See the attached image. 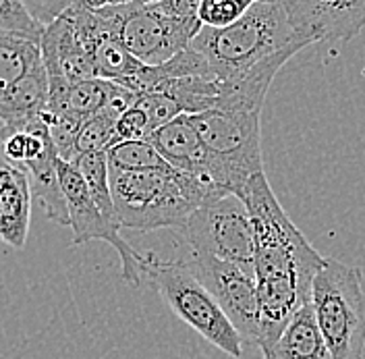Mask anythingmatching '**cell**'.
I'll return each instance as SVG.
<instances>
[{
	"instance_id": "ba28073f",
	"label": "cell",
	"mask_w": 365,
	"mask_h": 359,
	"mask_svg": "<svg viewBox=\"0 0 365 359\" xmlns=\"http://www.w3.org/2000/svg\"><path fill=\"white\" fill-rule=\"evenodd\" d=\"M181 235L193 253H207L230 262L255 278V235L247 206L237 196H227L195 210Z\"/></svg>"
},
{
	"instance_id": "d6986e66",
	"label": "cell",
	"mask_w": 365,
	"mask_h": 359,
	"mask_svg": "<svg viewBox=\"0 0 365 359\" xmlns=\"http://www.w3.org/2000/svg\"><path fill=\"white\" fill-rule=\"evenodd\" d=\"M40 63V46L0 31V93L21 81Z\"/></svg>"
},
{
	"instance_id": "603a6c76",
	"label": "cell",
	"mask_w": 365,
	"mask_h": 359,
	"mask_svg": "<svg viewBox=\"0 0 365 359\" xmlns=\"http://www.w3.org/2000/svg\"><path fill=\"white\" fill-rule=\"evenodd\" d=\"M114 135H116V121L113 116L100 111L98 114L86 118L79 133H77V139H75L73 162L79 156H86V154L106 152L108 148L114 146Z\"/></svg>"
},
{
	"instance_id": "6da1fadb",
	"label": "cell",
	"mask_w": 365,
	"mask_h": 359,
	"mask_svg": "<svg viewBox=\"0 0 365 359\" xmlns=\"http://www.w3.org/2000/svg\"><path fill=\"white\" fill-rule=\"evenodd\" d=\"M110 191L120 228L141 233L181 231L195 210L230 196L175 168L150 173L110 171Z\"/></svg>"
},
{
	"instance_id": "9c48e42d",
	"label": "cell",
	"mask_w": 365,
	"mask_h": 359,
	"mask_svg": "<svg viewBox=\"0 0 365 359\" xmlns=\"http://www.w3.org/2000/svg\"><path fill=\"white\" fill-rule=\"evenodd\" d=\"M58 179L63 185L68 206V221L73 228V246H81L88 241H106L113 246L120 258V274L123 280L131 287H139L143 283V266L148 253H139L120 237V226L110 223L96 202L91 200L88 185L77 171L75 164L58 160Z\"/></svg>"
},
{
	"instance_id": "4fadbf2b",
	"label": "cell",
	"mask_w": 365,
	"mask_h": 359,
	"mask_svg": "<svg viewBox=\"0 0 365 359\" xmlns=\"http://www.w3.org/2000/svg\"><path fill=\"white\" fill-rule=\"evenodd\" d=\"M150 143L158 150L160 156L168 162V166H173L175 171L185 173L189 177H195V179L207 183L210 154L205 150L204 141L197 133L191 116L181 114L175 121H170L168 125L160 127L158 131H154V135L150 137Z\"/></svg>"
},
{
	"instance_id": "83f0119b",
	"label": "cell",
	"mask_w": 365,
	"mask_h": 359,
	"mask_svg": "<svg viewBox=\"0 0 365 359\" xmlns=\"http://www.w3.org/2000/svg\"><path fill=\"white\" fill-rule=\"evenodd\" d=\"M137 106L148 114L150 125H152L154 131H158L160 127L168 125L170 121H175L177 116L182 114L181 108L162 93H143V96H139Z\"/></svg>"
},
{
	"instance_id": "7a4b0ae2",
	"label": "cell",
	"mask_w": 365,
	"mask_h": 359,
	"mask_svg": "<svg viewBox=\"0 0 365 359\" xmlns=\"http://www.w3.org/2000/svg\"><path fill=\"white\" fill-rule=\"evenodd\" d=\"M297 42L282 2L255 0L225 29L202 27L191 48L202 54L218 81H228ZM305 46V44H303Z\"/></svg>"
},
{
	"instance_id": "8fae6325",
	"label": "cell",
	"mask_w": 365,
	"mask_h": 359,
	"mask_svg": "<svg viewBox=\"0 0 365 359\" xmlns=\"http://www.w3.org/2000/svg\"><path fill=\"white\" fill-rule=\"evenodd\" d=\"M297 42H346L365 27V0L282 2Z\"/></svg>"
},
{
	"instance_id": "7402d4cb",
	"label": "cell",
	"mask_w": 365,
	"mask_h": 359,
	"mask_svg": "<svg viewBox=\"0 0 365 359\" xmlns=\"http://www.w3.org/2000/svg\"><path fill=\"white\" fill-rule=\"evenodd\" d=\"M116 84L106 79H90L77 86H71L67 93V111L81 118H90L98 114L113 98Z\"/></svg>"
},
{
	"instance_id": "8992f818",
	"label": "cell",
	"mask_w": 365,
	"mask_h": 359,
	"mask_svg": "<svg viewBox=\"0 0 365 359\" xmlns=\"http://www.w3.org/2000/svg\"><path fill=\"white\" fill-rule=\"evenodd\" d=\"M143 274L152 278L173 314L230 358H243V338L218 301L193 276L187 262H166L148 253Z\"/></svg>"
},
{
	"instance_id": "d4e9b609",
	"label": "cell",
	"mask_w": 365,
	"mask_h": 359,
	"mask_svg": "<svg viewBox=\"0 0 365 359\" xmlns=\"http://www.w3.org/2000/svg\"><path fill=\"white\" fill-rule=\"evenodd\" d=\"M42 123L50 129V137L54 141V148H56V154H58V160H65V162H71L73 164V158H75V139H77V133L83 125L86 118L77 116L73 113L65 114H52V113H42Z\"/></svg>"
},
{
	"instance_id": "484cf974",
	"label": "cell",
	"mask_w": 365,
	"mask_h": 359,
	"mask_svg": "<svg viewBox=\"0 0 365 359\" xmlns=\"http://www.w3.org/2000/svg\"><path fill=\"white\" fill-rule=\"evenodd\" d=\"M250 6L251 0H204L200 2V21L204 27L225 29L239 21Z\"/></svg>"
},
{
	"instance_id": "7c38bea8",
	"label": "cell",
	"mask_w": 365,
	"mask_h": 359,
	"mask_svg": "<svg viewBox=\"0 0 365 359\" xmlns=\"http://www.w3.org/2000/svg\"><path fill=\"white\" fill-rule=\"evenodd\" d=\"M257 283V347L266 358L297 312L312 301V285L295 276H268Z\"/></svg>"
},
{
	"instance_id": "f546056e",
	"label": "cell",
	"mask_w": 365,
	"mask_h": 359,
	"mask_svg": "<svg viewBox=\"0 0 365 359\" xmlns=\"http://www.w3.org/2000/svg\"><path fill=\"white\" fill-rule=\"evenodd\" d=\"M359 359H365V351H364V353H361V358H359Z\"/></svg>"
},
{
	"instance_id": "2e32d148",
	"label": "cell",
	"mask_w": 365,
	"mask_h": 359,
	"mask_svg": "<svg viewBox=\"0 0 365 359\" xmlns=\"http://www.w3.org/2000/svg\"><path fill=\"white\" fill-rule=\"evenodd\" d=\"M264 359H332L312 301L297 312L293 322Z\"/></svg>"
},
{
	"instance_id": "cb8c5ba5",
	"label": "cell",
	"mask_w": 365,
	"mask_h": 359,
	"mask_svg": "<svg viewBox=\"0 0 365 359\" xmlns=\"http://www.w3.org/2000/svg\"><path fill=\"white\" fill-rule=\"evenodd\" d=\"M0 31L38 46L44 36V27L29 15L21 0H0Z\"/></svg>"
},
{
	"instance_id": "4316f807",
	"label": "cell",
	"mask_w": 365,
	"mask_h": 359,
	"mask_svg": "<svg viewBox=\"0 0 365 359\" xmlns=\"http://www.w3.org/2000/svg\"><path fill=\"white\" fill-rule=\"evenodd\" d=\"M152 135H154V129L150 125L148 114L135 104L133 108H129L116 121L114 146L120 143V141H150Z\"/></svg>"
},
{
	"instance_id": "277c9868",
	"label": "cell",
	"mask_w": 365,
	"mask_h": 359,
	"mask_svg": "<svg viewBox=\"0 0 365 359\" xmlns=\"http://www.w3.org/2000/svg\"><path fill=\"white\" fill-rule=\"evenodd\" d=\"M210 154L207 183L241 198L245 185L264 173L262 113L245 108H212L191 116Z\"/></svg>"
},
{
	"instance_id": "44dd1931",
	"label": "cell",
	"mask_w": 365,
	"mask_h": 359,
	"mask_svg": "<svg viewBox=\"0 0 365 359\" xmlns=\"http://www.w3.org/2000/svg\"><path fill=\"white\" fill-rule=\"evenodd\" d=\"M106 158L110 171L120 173H150L173 168L150 141H120L106 150Z\"/></svg>"
},
{
	"instance_id": "f1b7e54d",
	"label": "cell",
	"mask_w": 365,
	"mask_h": 359,
	"mask_svg": "<svg viewBox=\"0 0 365 359\" xmlns=\"http://www.w3.org/2000/svg\"><path fill=\"white\" fill-rule=\"evenodd\" d=\"M23 4L29 11V15L44 29L54 21H58L63 17V13L71 6V2L67 0H25Z\"/></svg>"
},
{
	"instance_id": "5bb4252c",
	"label": "cell",
	"mask_w": 365,
	"mask_h": 359,
	"mask_svg": "<svg viewBox=\"0 0 365 359\" xmlns=\"http://www.w3.org/2000/svg\"><path fill=\"white\" fill-rule=\"evenodd\" d=\"M31 187L27 173L0 156V241L23 249L29 231Z\"/></svg>"
},
{
	"instance_id": "9a60e30c",
	"label": "cell",
	"mask_w": 365,
	"mask_h": 359,
	"mask_svg": "<svg viewBox=\"0 0 365 359\" xmlns=\"http://www.w3.org/2000/svg\"><path fill=\"white\" fill-rule=\"evenodd\" d=\"M48 111V75L44 63H40L21 81L0 93V137L25 131Z\"/></svg>"
},
{
	"instance_id": "ffe728a7",
	"label": "cell",
	"mask_w": 365,
	"mask_h": 359,
	"mask_svg": "<svg viewBox=\"0 0 365 359\" xmlns=\"http://www.w3.org/2000/svg\"><path fill=\"white\" fill-rule=\"evenodd\" d=\"M73 164H75L77 171L81 173V177H83L86 185H88V191H90L91 200H93L96 206L100 208V212H102L110 223L118 225L116 212H114L113 191H110V166H108L106 152L79 156Z\"/></svg>"
},
{
	"instance_id": "52a82bcc",
	"label": "cell",
	"mask_w": 365,
	"mask_h": 359,
	"mask_svg": "<svg viewBox=\"0 0 365 359\" xmlns=\"http://www.w3.org/2000/svg\"><path fill=\"white\" fill-rule=\"evenodd\" d=\"M202 27L197 0L131 2L120 40L139 63L160 67L187 50Z\"/></svg>"
},
{
	"instance_id": "30bf717a",
	"label": "cell",
	"mask_w": 365,
	"mask_h": 359,
	"mask_svg": "<svg viewBox=\"0 0 365 359\" xmlns=\"http://www.w3.org/2000/svg\"><path fill=\"white\" fill-rule=\"evenodd\" d=\"M193 276L218 301L243 340L257 343V283L239 266L207 253H193L187 262Z\"/></svg>"
},
{
	"instance_id": "3957f363",
	"label": "cell",
	"mask_w": 365,
	"mask_h": 359,
	"mask_svg": "<svg viewBox=\"0 0 365 359\" xmlns=\"http://www.w3.org/2000/svg\"><path fill=\"white\" fill-rule=\"evenodd\" d=\"M239 200L250 210L255 235V280L295 276L305 285H314L326 258L319 256L287 216L266 175H253Z\"/></svg>"
},
{
	"instance_id": "e0dca14e",
	"label": "cell",
	"mask_w": 365,
	"mask_h": 359,
	"mask_svg": "<svg viewBox=\"0 0 365 359\" xmlns=\"http://www.w3.org/2000/svg\"><path fill=\"white\" fill-rule=\"evenodd\" d=\"M58 154L56 148H48L42 156L23 164V171L27 173L29 187H31V198H36L42 203L46 216L56 223V225L68 226V206L63 185L58 179Z\"/></svg>"
},
{
	"instance_id": "ac0fdd59",
	"label": "cell",
	"mask_w": 365,
	"mask_h": 359,
	"mask_svg": "<svg viewBox=\"0 0 365 359\" xmlns=\"http://www.w3.org/2000/svg\"><path fill=\"white\" fill-rule=\"evenodd\" d=\"M86 50L90 52L98 77L106 79V81L118 84V81L135 75L145 67L127 50V46L123 44L120 36H116V34L96 36L91 42L86 44Z\"/></svg>"
},
{
	"instance_id": "5b68a950",
	"label": "cell",
	"mask_w": 365,
	"mask_h": 359,
	"mask_svg": "<svg viewBox=\"0 0 365 359\" xmlns=\"http://www.w3.org/2000/svg\"><path fill=\"white\" fill-rule=\"evenodd\" d=\"M361 270L326 258L312 285V305L332 359H359L365 351Z\"/></svg>"
}]
</instances>
